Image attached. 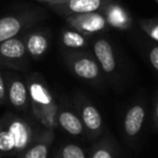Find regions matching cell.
<instances>
[{
    "label": "cell",
    "mask_w": 158,
    "mask_h": 158,
    "mask_svg": "<svg viewBox=\"0 0 158 158\" xmlns=\"http://www.w3.org/2000/svg\"><path fill=\"white\" fill-rule=\"evenodd\" d=\"M31 121L14 114H5L0 119V158L18 157L38 135Z\"/></svg>",
    "instance_id": "obj_1"
},
{
    "label": "cell",
    "mask_w": 158,
    "mask_h": 158,
    "mask_svg": "<svg viewBox=\"0 0 158 158\" xmlns=\"http://www.w3.org/2000/svg\"><path fill=\"white\" fill-rule=\"evenodd\" d=\"M29 103L33 116L44 129L54 130L57 127V104L47 82L39 75H31L27 79Z\"/></svg>",
    "instance_id": "obj_2"
},
{
    "label": "cell",
    "mask_w": 158,
    "mask_h": 158,
    "mask_svg": "<svg viewBox=\"0 0 158 158\" xmlns=\"http://www.w3.org/2000/svg\"><path fill=\"white\" fill-rule=\"evenodd\" d=\"M63 59L68 69L79 79L95 87L103 85V73L93 53L87 50H65Z\"/></svg>",
    "instance_id": "obj_3"
},
{
    "label": "cell",
    "mask_w": 158,
    "mask_h": 158,
    "mask_svg": "<svg viewBox=\"0 0 158 158\" xmlns=\"http://www.w3.org/2000/svg\"><path fill=\"white\" fill-rule=\"evenodd\" d=\"M46 11L40 8H29L18 13L0 18V42L23 35L46 19Z\"/></svg>",
    "instance_id": "obj_4"
},
{
    "label": "cell",
    "mask_w": 158,
    "mask_h": 158,
    "mask_svg": "<svg viewBox=\"0 0 158 158\" xmlns=\"http://www.w3.org/2000/svg\"><path fill=\"white\" fill-rule=\"evenodd\" d=\"M75 110L85 128V133L89 139L95 140L103 134V120L99 110L92 104V102L81 93L74 95Z\"/></svg>",
    "instance_id": "obj_5"
},
{
    "label": "cell",
    "mask_w": 158,
    "mask_h": 158,
    "mask_svg": "<svg viewBox=\"0 0 158 158\" xmlns=\"http://www.w3.org/2000/svg\"><path fill=\"white\" fill-rule=\"evenodd\" d=\"M0 65L16 70L28 67V53L23 35L0 42Z\"/></svg>",
    "instance_id": "obj_6"
},
{
    "label": "cell",
    "mask_w": 158,
    "mask_h": 158,
    "mask_svg": "<svg viewBox=\"0 0 158 158\" xmlns=\"http://www.w3.org/2000/svg\"><path fill=\"white\" fill-rule=\"evenodd\" d=\"M110 0H47L42 5L61 16L101 12Z\"/></svg>",
    "instance_id": "obj_7"
},
{
    "label": "cell",
    "mask_w": 158,
    "mask_h": 158,
    "mask_svg": "<svg viewBox=\"0 0 158 158\" xmlns=\"http://www.w3.org/2000/svg\"><path fill=\"white\" fill-rule=\"evenodd\" d=\"M65 22L69 27L88 37L104 33L110 29L104 15L102 14V12L99 11L69 15L65 18Z\"/></svg>",
    "instance_id": "obj_8"
},
{
    "label": "cell",
    "mask_w": 158,
    "mask_h": 158,
    "mask_svg": "<svg viewBox=\"0 0 158 158\" xmlns=\"http://www.w3.org/2000/svg\"><path fill=\"white\" fill-rule=\"evenodd\" d=\"M146 117L145 104L142 101L132 103L123 117V134L128 143L133 144L140 138Z\"/></svg>",
    "instance_id": "obj_9"
},
{
    "label": "cell",
    "mask_w": 158,
    "mask_h": 158,
    "mask_svg": "<svg viewBox=\"0 0 158 158\" xmlns=\"http://www.w3.org/2000/svg\"><path fill=\"white\" fill-rule=\"evenodd\" d=\"M93 55L99 63L103 75H106L110 80L118 79V62L112 44L106 38L98 37L92 44Z\"/></svg>",
    "instance_id": "obj_10"
},
{
    "label": "cell",
    "mask_w": 158,
    "mask_h": 158,
    "mask_svg": "<svg viewBox=\"0 0 158 158\" xmlns=\"http://www.w3.org/2000/svg\"><path fill=\"white\" fill-rule=\"evenodd\" d=\"M23 38L28 56L38 61L49 50L51 31L48 28H31L23 34Z\"/></svg>",
    "instance_id": "obj_11"
},
{
    "label": "cell",
    "mask_w": 158,
    "mask_h": 158,
    "mask_svg": "<svg viewBox=\"0 0 158 158\" xmlns=\"http://www.w3.org/2000/svg\"><path fill=\"white\" fill-rule=\"evenodd\" d=\"M7 100L19 112H27L31 108L27 82L21 77L12 76L7 82Z\"/></svg>",
    "instance_id": "obj_12"
},
{
    "label": "cell",
    "mask_w": 158,
    "mask_h": 158,
    "mask_svg": "<svg viewBox=\"0 0 158 158\" xmlns=\"http://www.w3.org/2000/svg\"><path fill=\"white\" fill-rule=\"evenodd\" d=\"M101 12L110 27L118 31H128L131 28V15L128 10L116 0H110V2L106 3Z\"/></svg>",
    "instance_id": "obj_13"
},
{
    "label": "cell",
    "mask_w": 158,
    "mask_h": 158,
    "mask_svg": "<svg viewBox=\"0 0 158 158\" xmlns=\"http://www.w3.org/2000/svg\"><path fill=\"white\" fill-rule=\"evenodd\" d=\"M57 126L70 135L85 134V128L78 113L63 101L60 102L57 108Z\"/></svg>",
    "instance_id": "obj_14"
},
{
    "label": "cell",
    "mask_w": 158,
    "mask_h": 158,
    "mask_svg": "<svg viewBox=\"0 0 158 158\" xmlns=\"http://www.w3.org/2000/svg\"><path fill=\"white\" fill-rule=\"evenodd\" d=\"M54 136V130L44 128L42 131H39L33 143L19 155L18 158H48Z\"/></svg>",
    "instance_id": "obj_15"
},
{
    "label": "cell",
    "mask_w": 158,
    "mask_h": 158,
    "mask_svg": "<svg viewBox=\"0 0 158 158\" xmlns=\"http://www.w3.org/2000/svg\"><path fill=\"white\" fill-rule=\"evenodd\" d=\"M60 40L65 50H86L87 47L89 46L88 36L79 33L78 31L72 28V27L62 29Z\"/></svg>",
    "instance_id": "obj_16"
},
{
    "label": "cell",
    "mask_w": 158,
    "mask_h": 158,
    "mask_svg": "<svg viewBox=\"0 0 158 158\" xmlns=\"http://www.w3.org/2000/svg\"><path fill=\"white\" fill-rule=\"evenodd\" d=\"M89 158H117L116 145L110 136H104L92 145Z\"/></svg>",
    "instance_id": "obj_17"
},
{
    "label": "cell",
    "mask_w": 158,
    "mask_h": 158,
    "mask_svg": "<svg viewBox=\"0 0 158 158\" xmlns=\"http://www.w3.org/2000/svg\"><path fill=\"white\" fill-rule=\"evenodd\" d=\"M54 158H88L82 147L74 143H66L60 146Z\"/></svg>",
    "instance_id": "obj_18"
},
{
    "label": "cell",
    "mask_w": 158,
    "mask_h": 158,
    "mask_svg": "<svg viewBox=\"0 0 158 158\" xmlns=\"http://www.w3.org/2000/svg\"><path fill=\"white\" fill-rule=\"evenodd\" d=\"M142 31L155 42H158V18L140 20Z\"/></svg>",
    "instance_id": "obj_19"
},
{
    "label": "cell",
    "mask_w": 158,
    "mask_h": 158,
    "mask_svg": "<svg viewBox=\"0 0 158 158\" xmlns=\"http://www.w3.org/2000/svg\"><path fill=\"white\" fill-rule=\"evenodd\" d=\"M147 57H148L152 67L158 73V42L149 46L148 51H147Z\"/></svg>",
    "instance_id": "obj_20"
},
{
    "label": "cell",
    "mask_w": 158,
    "mask_h": 158,
    "mask_svg": "<svg viewBox=\"0 0 158 158\" xmlns=\"http://www.w3.org/2000/svg\"><path fill=\"white\" fill-rule=\"evenodd\" d=\"M7 102V84L0 72V106Z\"/></svg>",
    "instance_id": "obj_21"
},
{
    "label": "cell",
    "mask_w": 158,
    "mask_h": 158,
    "mask_svg": "<svg viewBox=\"0 0 158 158\" xmlns=\"http://www.w3.org/2000/svg\"><path fill=\"white\" fill-rule=\"evenodd\" d=\"M153 123L154 127L158 131V90L156 92L155 100H154V107H153Z\"/></svg>",
    "instance_id": "obj_22"
},
{
    "label": "cell",
    "mask_w": 158,
    "mask_h": 158,
    "mask_svg": "<svg viewBox=\"0 0 158 158\" xmlns=\"http://www.w3.org/2000/svg\"><path fill=\"white\" fill-rule=\"evenodd\" d=\"M38 2H40V3H44V1H47V0H37Z\"/></svg>",
    "instance_id": "obj_23"
},
{
    "label": "cell",
    "mask_w": 158,
    "mask_h": 158,
    "mask_svg": "<svg viewBox=\"0 0 158 158\" xmlns=\"http://www.w3.org/2000/svg\"><path fill=\"white\" fill-rule=\"evenodd\" d=\"M155 1H156V2H157V5H158V0H155Z\"/></svg>",
    "instance_id": "obj_24"
}]
</instances>
